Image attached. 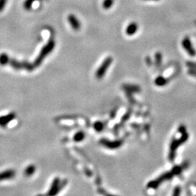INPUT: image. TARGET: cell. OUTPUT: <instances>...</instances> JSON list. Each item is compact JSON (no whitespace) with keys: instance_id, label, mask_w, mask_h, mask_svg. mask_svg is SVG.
Instances as JSON below:
<instances>
[{"instance_id":"5b68a950","label":"cell","mask_w":196,"mask_h":196,"mask_svg":"<svg viewBox=\"0 0 196 196\" xmlns=\"http://www.w3.org/2000/svg\"><path fill=\"white\" fill-rule=\"evenodd\" d=\"M182 47L185 49L186 52L192 57L196 55V50L192 46V42H191L190 38L186 37H184L182 41Z\"/></svg>"},{"instance_id":"44dd1931","label":"cell","mask_w":196,"mask_h":196,"mask_svg":"<svg viewBox=\"0 0 196 196\" xmlns=\"http://www.w3.org/2000/svg\"><path fill=\"white\" fill-rule=\"evenodd\" d=\"M180 193H181V188H180V187H175V189H174V192H173V195H174V196L179 195Z\"/></svg>"},{"instance_id":"ac0fdd59","label":"cell","mask_w":196,"mask_h":196,"mask_svg":"<svg viewBox=\"0 0 196 196\" xmlns=\"http://www.w3.org/2000/svg\"><path fill=\"white\" fill-rule=\"evenodd\" d=\"M155 60H156V64L157 66H160L162 63V55L160 52H157L155 55Z\"/></svg>"},{"instance_id":"cb8c5ba5","label":"cell","mask_w":196,"mask_h":196,"mask_svg":"<svg viewBox=\"0 0 196 196\" xmlns=\"http://www.w3.org/2000/svg\"><path fill=\"white\" fill-rule=\"evenodd\" d=\"M37 1H43V0H37Z\"/></svg>"},{"instance_id":"d6986e66","label":"cell","mask_w":196,"mask_h":196,"mask_svg":"<svg viewBox=\"0 0 196 196\" xmlns=\"http://www.w3.org/2000/svg\"><path fill=\"white\" fill-rule=\"evenodd\" d=\"M7 3V0H0V12H2L6 7Z\"/></svg>"},{"instance_id":"603a6c76","label":"cell","mask_w":196,"mask_h":196,"mask_svg":"<svg viewBox=\"0 0 196 196\" xmlns=\"http://www.w3.org/2000/svg\"><path fill=\"white\" fill-rule=\"evenodd\" d=\"M147 1H159V0H147Z\"/></svg>"},{"instance_id":"52a82bcc","label":"cell","mask_w":196,"mask_h":196,"mask_svg":"<svg viewBox=\"0 0 196 196\" xmlns=\"http://www.w3.org/2000/svg\"><path fill=\"white\" fill-rule=\"evenodd\" d=\"M65 185L63 186L62 185V183L60 182L59 178H56L55 180L53 181V182H52V187H51L48 195H55V194H57V192L60 191V189H61L62 187H63Z\"/></svg>"},{"instance_id":"e0dca14e","label":"cell","mask_w":196,"mask_h":196,"mask_svg":"<svg viewBox=\"0 0 196 196\" xmlns=\"http://www.w3.org/2000/svg\"><path fill=\"white\" fill-rule=\"evenodd\" d=\"M84 137L85 134L84 133H83V131H79L78 133L74 135L73 139L76 142H80L84 139Z\"/></svg>"},{"instance_id":"8fae6325","label":"cell","mask_w":196,"mask_h":196,"mask_svg":"<svg viewBox=\"0 0 196 196\" xmlns=\"http://www.w3.org/2000/svg\"><path fill=\"white\" fill-rule=\"evenodd\" d=\"M138 30V25L137 23L132 22L127 26L126 29V34L128 36H133Z\"/></svg>"},{"instance_id":"8992f818","label":"cell","mask_w":196,"mask_h":196,"mask_svg":"<svg viewBox=\"0 0 196 196\" xmlns=\"http://www.w3.org/2000/svg\"><path fill=\"white\" fill-rule=\"evenodd\" d=\"M68 22L71 26L72 29L74 31H79L81 29V23L79 21V20L77 18L76 16L73 14H70L68 15L67 18Z\"/></svg>"},{"instance_id":"4fadbf2b","label":"cell","mask_w":196,"mask_h":196,"mask_svg":"<svg viewBox=\"0 0 196 196\" xmlns=\"http://www.w3.org/2000/svg\"><path fill=\"white\" fill-rule=\"evenodd\" d=\"M9 56L7 55L6 53H1L0 55V65H7L8 62H10Z\"/></svg>"},{"instance_id":"ffe728a7","label":"cell","mask_w":196,"mask_h":196,"mask_svg":"<svg viewBox=\"0 0 196 196\" xmlns=\"http://www.w3.org/2000/svg\"><path fill=\"white\" fill-rule=\"evenodd\" d=\"M103 125L101 122H97L95 124V128L97 131H101V130L103 129Z\"/></svg>"},{"instance_id":"6da1fadb","label":"cell","mask_w":196,"mask_h":196,"mask_svg":"<svg viewBox=\"0 0 196 196\" xmlns=\"http://www.w3.org/2000/svg\"><path fill=\"white\" fill-rule=\"evenodd\" d=\"M182 166H175L171 171L161 174V175L159 176L157 179L148 182L147 187L148 188H152V189L157 188V187H159L162 182H165V181L167 180H170V179H172V178L175 177V176L179 175V174L182 172Z\"/></svg>"},{"instance_id":"ba28073f","label":"cell","mask_w":196,"mask_h":196,"mask_svg":"<svg viewBox=\"0 0 196 196\" xmlns=\"http://www.w3.org/2000/svg\"><path fill=\"white\" fill-rule=\"evenodd\" d=\"M15 118V113H9L7 116H0V126L4 127L7 126L12 120Z\"/></svg>"},{"instance_id":"3957f363","label":"cell","mask_w":196,"mask_h":196,"mask_svg":"<svg viewBox=\"0 0 196 196\" xmlns=\"http://www.w3.org/2000/svg\"><path fill=\"white\" fill-rule=\"evenodd\" d=\"M55 42L53 39H50L46 45H44L43 47V48L41 50L40 53H39V56L35 60V65H39L43 61V60L46 57V56L48 55L52 50L53 49L55 48Z\"/></svg>"},{"instance_id":"5bb4252c","label":"cell","mask_w":196,"mask_h":196,"mask_svg":"<svg viewBox=\"0 0 196 196\" xmlns=\"http://www.w3.org/2000/svg\"><path fill=\"white\" fill-rule=\"evenodd\" d=\"M114 4V0H103L102 6L105 10H108L113 7Z\"/></svg>"},{"instance_id":"277c9868","label":"cell","mask_w":196,"mask_h":196,"mask_svg":"<svg viewBox=\"0 0 196 196\" xmlns=\"http://www.w3.org/2000/svg\"><path fill=\"white\" fill-rule=\"evenodd\" d=\"M112 62H113V59L111 57H108L103 62V63L101 64L99 68L97 70L95 76L98 79H101L103 78L105 76V73H106L108 68L110 66Z\"/></svg>"},{"instance_id":"7402d4cb","label":"cell","mask_w":196,"mask_h":196,"mask_svg":"<svg viewBox=\"0 0 196 196\" xmlns=\"http://www.w3.org/2000/svg\"><path fill=\"white\" fill-rule=\"evenodd\" d=\"M188 73L190 74V75L192 76L196 77V70H195V69H192V68H191L190 70H189Z\"/></svg>"},{"instance_id":"9c48e42d","label":"cell","mask_w":196,"mask_h":196,"mask_svg":"<svg viewBox=\"0 0 196 196\" xmlns=\"http://www.w3.org/2000/svg\"><path fill=\"white\" fill-rule=\"evenodd\" d=\"M15 175V172L12 169H8L0 173V181L7 180V179H12Z\"/></svg>"},{"instance_id":"30bf717a","label":"cell","mask_w":196,"mask_h":196,"mask_svg":"<svg viewBox=\"0 0 196 196\" xmlns=\"http://www.w3.org/2000/svg\"><path fill=\"white\" fill-rule=\"evenodd\" d=\"M103 142V145H104L105 146H106L107 148H111V149H114V148H119L120 146L122 145V141L121 140H117V141H113V142H110V141H108L106 139H103L102 141Z\"/></svg>"},{"instance_id":"7a4b0ae2","label":"cell","mask_w":196,"mask_h":196,"mask_svg":"<svg viewBox=\"0 0 196 196\" xmlns=\"http://www.w3.org/2000/svg\"><path fill=\"white\" fill-rule=\"evenodd\" d=\"M181 136L179 139L175 137H173L172 141H171L170 146H169V159L170 161H173L175 159L176 153L177 150L179 148V146L182 144L187 141L189 138V134L187 131L184 132L180 133Z\"/></svg>"},{"instance_id":"2e32d148","label":"cell","mask_w":196,"mask_h":196,"mask_svg":"<svg viewBox=\"0 0 196 196\" xmlns=\"http://www.w3.org/2000/svg\"><path fill=\"white\" fill-rule=\"evenodd\" d=\"M36 168L35 166L34 165H31L29 166L25 170V175L27 176V177H30V176L32 175L34 172H35Z\"/></svg>"},{"instance_id":"7c38bea8","label":"cell","mask_w":196,"mask_h":196,"mask_svg":"<svg viewBox=\"0 0 196 196\" xmlns=\"http://www.w3.org/2000/svg\"><path fill=\"white\" fill-rule=\"evenodd\" d=\"M168 83V79L164 78V76H158L155 80V84L158 87H164Z\"/></svg>"},{"instance_id":"9a60e30c","label":"cell","mask_w":196,"mask_h":196,"mask_svg":"<svg viewBox=\"0 0 196 196\" xmlns=\"http://www.w3.org/2000/svg\"><path fill=\"white\" fill-rule=\"evenodd\" d=\"M37 0H25L23 2V7L26 10H30L32 8L33 4Z\"/></svg>"}]
</instances>
